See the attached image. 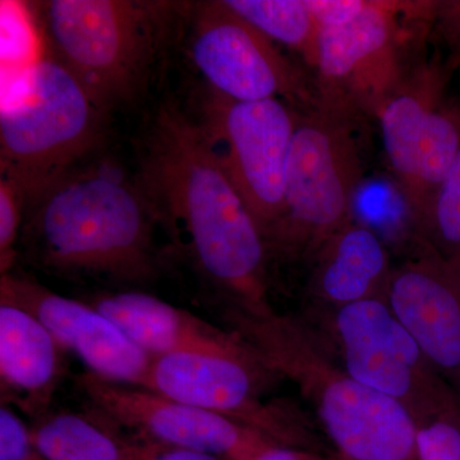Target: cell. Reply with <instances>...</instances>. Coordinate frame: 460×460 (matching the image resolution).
Masks as SVG:
<instances>
[{"mask_svg":"<svg viewBox=\"0 0 460 460\" xmlns=\"http://www.w3.org/2000/svg\"><path fill=\"white\" fill-rule=\"evenodd\" d=\"M138 184L157 219L186 237L202 272L244 313H274L268 248L204 126L165 105L145 133Z\"/></svg>","mask_w":460,"mask_h":460,"instance_id":"1","label":"cell"},{"mask_svg":"<svg viewBox=\"0 0 460 460\" xmlns=\"http://www.w3.org/2000/svg\"><path fill=\"white\" fill-rule=\"evenodd\" d=\"M27 206L22 234L42 269L124 283L155 277L159 219L137 180L117 168L74 169Z\"/></svg>","mask_w":460,"mask_h":460,"instance_id":"2","label":"cell"},{"mask_svg":"<svg viewBox=\"0 0 460 460\" xmlns=\"http://www.w3.org/2000/svg\"><path fill=\"white\" fill-rule=\"evenodd\" d=\"M230 330L311 402L338 454L349 460H420L419 426L394 399L354 380L313 329L292 314L259 316L230 305Z\"/></svg>","mask_w":460,"mask_h":460,"instance_id":"3","label":"cell"},{"mask_svg":"<svg viewBox=\"0 0 460 460\" xmlns=\"http://www.w3.org/2000/svg\"><path fill=\"white\" fill-rule=\"evenodd\" d=\"M12 83L0 114L2 177L25 192L29 205L98 145L107 111L47 54Z\"/></svg>","mask_w":460,"mask_h":460,"instance_id":"4","label":"cell"},{"mask_svg":"<svg viewBox=\"0 0 460 460\" xmlns=\"http://www.w3.org/2000/svg\"><path fill=\"white\" fill-rule=\"evenodd\" d=\"M162 3L50 0L32 13L48 56L65 66L102 111L132 102L159 53Z\"/></svg>","mask_w":460,"mask_h":460,"instance_id":"5","label":"cell"},{"mask_svg":"<svg viewBox=\"0 0 460 460\" xmlns=\"http://www.w3.org/2000/svg\"><path fill=\"white\" fill-rule=\"evenodd\" d=\"M362 119L323 105L299 111L283 211L265 238L268 255L313 261L323 244L352 222L365 172Z\"/></svg>","mask_w":460,"mask_h":460,"instance_id":"6","label":"cell"},{"mask_svg":"<svg viewBox=\"0 0 460 460\" xmlns=\"http://www.w3.org/2000/svg\"><path fill=\"white\" fill-rule=\"evenodd\" d=\"M436 2L367 0L350 22L323 27L314 84L319 105L376 117L414 68L410 47L431 35Z\"/></svg>","mask_w":460,"mask_h":460,"instance_id":"7","label":"cell"},{"mask_svg":"<svg viewBox=\"0 0 460 460\" xmlns=\"http://www.w3.org/2000/svg\"><path fill=\"white\" fill-rule=\"evenodd\" d=\"M452 74L441 59L419 63L375 117L387 164L419 228L460 147V108L444 100Z\"/></svg>","mask_w":460,"mask_h":460,"instance_id":"8","label":"cell"},{"mask_svg":"<svg viewBox=\"0 0 460 460\" xmlns=\"http://www.w3.org/2000/svg\"><path fill=\"white\" fill-rule=\"evenodd\" d=\"M345 371L407 410L417 426L460 423V396L440 376L387 305L374 298L332 311Z\"/></svg>","mask_w":460,"mask_h":460,"instance_id":"9","label":"cell"},{"mask_svg":"<svg viewBox=\"0 0 460 460\" xmlns=\"http://www.w3.org/2000/svg\"><path fill=\"white\" fill-rule=\"evenodd\" d=\"M277 377L248 345L234 352L156 357L145 389L235 420L280 447L321 454L316 438L292 411L263 401L266 385Z\"/></svg>","mask_w":460,"mask_h":460,"instance_id":"10","label":"cell"},{"mask_svg":"<svg viewBox=\"0 0 460 460\" xmlns=\"http://www.w3.org/2000/svg\"><path fill=\"white\" fill-rule=\"evenodd\" d=\"M190 51L211 93L235 102L279 99L296 111L319 107L314 81L226 2L199 3Z\"/></svg>","mask_w":460,"mask_h":460,"instance_id":"11","label":"cell"},{"mask_svg":"<svg viewBox=\"0 0 460 460\" xmlns=\"http://www.w3.org/2000/svg\"><path fill=\"white\" fill-rule=\"evenodd\" d=\"M204 126L263 239L279 220L299 111L279 99L235 102L211 93Z\"/></svg>","mask_w":460,"mask_h":460,"instance_id":"12","label":"cell"},{"mask_svg":"<svg viewBox=\"0 0 460 460\" xmlns=\"http://www.w3.org/2000/svg\"><path fill=\"white\" fill-rule=\"evenodd\" d=\"M93 411L142 440L213 454L224 460H252L275 444L226 419L144 387L124 385L86 372L77 380Z\"/></svg>","mask_w":460,"mask_h":460,"instance_id":"13","label":"cell"},{"mask_svg":"<svg viewBox=\"0 0 460 460\" xmlns=\"http://www.w3.org/2000/svg\"><path fill=\"white\" fill-rule=\"evenodd\" d=\"M0 302L32 314L91 374L124 385L146 387L153 358L93 305L58 295L11 272L2 274Z\"/></svg>","mask_w":460,"mask_h":460,"instance_id":"14","label":"cell"},{"mask_svg":"<svg viewBox=\"0 0 460 460\" xmlns=\"http://www.w3.org/2000/svg\"><path fill=\"white\" fill-rule=\"evenodd\" d=\"M385 299L440 376L460 396V266L423 243L393 269Z\"/></svg>","mask_w":460,"mask_h":460,"instance_id":"15","label":"cell"},{"mask_svg":"<svg viewBox=\"0 0 460 460\" xmlns=\"http://www.w3.org/2000/svg\"><path fill=\"white\" fill-rule=\"evenodd\" d=\"M151 358L184 352H234L248 347L237 332L217 328L163 299L117 292L90 302Z\"/></svg>","mask_w":460,"mask_h":460,"instance_id":"16","label":"cell"},{"mask_svg":"<svg viewBox=\"0 0 460 460\" xmlns=\"http://www.w3.org/2000/svg\"><path fill=\"white\" fill-rule=\"evenodd\" d=\"M65 352L32 314L0 302L2 404L42 416L62 377Z\"/></svg>","mask_w":460,"mask_h":460,"instance_id":"17","label":"cell"},{"mask_svg":"<svg viewBox=\"0 0 460 460\" xmlns=\"http://www.w3.org/2000/svg\"><path fill=\"white\" fill-rule=\"evenodd\" d=\"M311 262V296L332 311L366 299H385L394 269L380 235L353 220L329 238Z\"/></svg>","mask_w":460,"mask_h":460,"instance_id":"18","label":"cell"},{"mask_svg":"<svg viewBox=\"0 0 460 460\" xmlns=\"http://www.w3.org/2000/svg\"><path fill=\"white\" fill-rule=\"evenodd\" d=\"M108 423L71 411L44 416L31 428L33 447L44 460H138L141 440H127Z\"/></svg>","mask_w":460,"mask_h":460,"instance_id":"19","label":"cell"},{"mask_svg":"<svg viewBox=\"0 0 460 460\" xmlns=\"http://www.w3.org/2000/svg\"><path fill=\"white\" fill-rule=\"evenodd\" d=\"M275 44L289 48L316 68L320 27L307 0H224Z\"/></svg>","mask_w":460,"mask_h":460,"instance_id":"20","label":"cell"},{"mask_svg":"<svg viewBox=\"0 0 460 460\" xmlns=\"http://www.w3.org/2000/svg\"><path fill=\"white\" fill-rule=\"evenodd\" d=\"M420 230L423 243L460 266V147Z\"/></svg>","mask_w":460,"mask_h":460,"instance_id":"21","label":"cell"},{"mask_svg":"<svg viewBox=\"0 0 460 460\" xmlns=\"http://www.w3.org/2000/svg\"><path fill=\"white\" fill-rule=\"evenodd\" d=\"M2 56L7 75L25 71L40 56H36V33L32 14H26L20 5L2 3Z\"/></svg>","mask_w":460,"mask_h":460,"instance_id":"22","label":"cell"},{"mask_svg":"<svg viewBox=\"0 0 460 460\" xmlns=\"http://www.w3.org/2000/svg\"><path fill=\"white\" fill-rule=\"evenodd\" d=\"M27 206L25 192L8 178L0 180V266L7 274L16 257V244L22 232L23 213Z\"/></svg>","mask_w":460,"mask_h":460,"instance_id":"23","label":"cell"},{"mask_svg":"<svg viewBox=\"0 0 460 460\" xmlns=\"http://www.w3.org/2000/svg\"><path fill=\"white\" fill-rule=\"evenodd\" d=\"M420 460H460V423L438 420L419 428Z\"/></svg>","mask_w":460,"mask_h":460,"instance_id":"24","label":"cell"},{"mask_svg":"<svg viewBox=\"0 0 460 460\" xmlns=\"http://www.w3.org/2000/svg\"><path fill=\"white\" fill-rule=\"evenodd\" d=\"M31 429L8 405L0 408V460H39Z\"/></svg>","mask_w":460,"mask_h":460,"instance_id":"25","label":"cell"},{"mask_svg":"<svg viewBox=\"0 0 460 460\" xmlns=\"http://www.w3.org/2000/svg\"><path fill=\"white\" fill-rule=\"evenodd\" d=\"M431 35L447 49L449 68H460V0H436Z\"/></svg>","mask_w":460,"mask_h":460,"instance_id":"26","label":"cell"},{"mask_svg":"<svg viewBox=\"0 0 460 460\" xmlns=\"http://www.w3.org/2000/svg\"><path fill=\"white\" fill-rule=\"evenodd\" d=\"M366 2L367 0H307L320 29L350 22L365 9Z\"/></svg>","mask_w":460,"mask_h":460,"instance_id":"27","label":"cell"},{"mask_svg":"<svg viewBox=\"0 0 460 460\" xmlns=\"http://www.w3.org/2000/svg\"><path fill=\"white\" fill-rule=\"evenodd\" d=\"M138 460H224L213 454L181 449V447H166V445L141 440Z\"/></svg>","mask_w":460,"mask_h":460,"instance_id":"28","label":"cell"},{"mask_svg":"<svg viewBox=\"0 0 460 460\" xmlns=\"http://www.w3.org/2000/svg\"><path fill=\"white\" fill-rule=\"evenodd\" d=\"M311 454L314 453L280 447V445H271L252 460H310Z\"/></svg>","mask_w":460,"mask_h":460,"instance_id":"29","label":"cell"},{"mask_svg":"<svg viewBox=\"0 0 460 460\" xmlns=\"http://www.w3.org/2000/svg\"><path fill=\"white\" fill-rule=\"evenodd\" d=\"M310 460H349L341 456V454L334 453L332 456H325L323 454H311Z\"/></svg>","mask_w":460,"mask_h":460,"instance_id":"30","label":"cell"},{"mask_svg":"<svg viewBox=\"0 0 460 460\" xmlns=\"http://www.w3.org/2000/svg\"><path fill=\"white\" fill-rule=\"evenodd\" d=\"M39 460H44V459L41 458V459H39Z\"/></svg>","mask_w":460,"mask_h":460,"instance_id":"31","label":"cell"}]
</instances>
